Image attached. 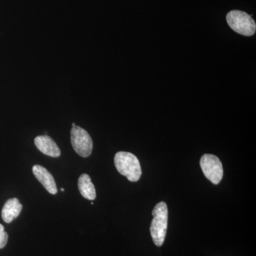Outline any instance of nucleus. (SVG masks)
Listing matches in <instances>:
<instances>
[{"label": "nucleus", "mask_w": 256, "mask_h": 256, "mask_svg": "<svg viewBox=\"0 0 256 256\" xmlns=\"http://www.w3.org/2000/svg\"><path fill=\"white\" fill-rule=\"evenodd\" d=\"M22 210V205L16 198H10L5 203L2 210V218L6 223L12 222Z\"/></svg>", "instance_id": "nucleus-8"}, {"label": "nucleus", "mask_w": 256, "mask_h": 256, "mask_svg": "<svg viewBox=\"0 0 256 256\" xmlns=\"http://www.w3.org/2000/svg\"><path fill=\"white\" fill-rule=\"evenodd\" d=\"M70 141L74 150L82 158H88L92 151V138L84 128L76 126L70 130Z\"/></svg>", "instance_id": "nucleus-4"}, {"label": "nucleus", "mask_w": 256, "mask_h": 256, "mask_svg": "<svg viewBox=\"0 0 256 256\" xmlns=\"http://www.w3.org/2000/svg\"><path fill=\"white\" fill-rule=\"evenodd\" d=\"M75 126H76V124H72V127H75Z\"/></svg>", "instance_id": "nucleus-11"}, {"label": "nucleus", "mask_w": 256, "mask_h": 256, "mask_svg": "<svg viewBox=\"0 0 256 256\" xmlns=\"http://www.w3.org/2000/svg\"><path fill=\"white\" fill-rule=\"evenodd\" d=\"M60 191L64 192V188H60Z\"/></svg>", "instance_id": "nucleus-12"}, {"label": "nucleus", "mask_w": 256, "mask_h": 256, "mask_svg": "<svg viewBox=\"0 0 256 256\" xmlns=\"http://www.w3.org/2000/svg\"><path fill=\"white\" fill-rule=\"evenodd\" d=\"M8 242V234L4 230V226L0 224V249L3 248Z\"/></svg>", "instance_id": "nucleus-10"}, {"label": "nucleus", "mask_w": 256, "mask_h": 256, "mask_svg": "<svg viewBox=\"0 0 256 256\" xmlns=\"http://www.w3.org/2000/svg\"><path fill=\"white\" fill-rule=\"evenodd\" d=\"M152 216L150 226L152 238L156 246H162L168 230V208L166 203L164 202L158 203L153 210Z\"/></svg>", "instance_id": "nucleus-2"}, {"label": "nucleus", "mask_w": 256, "mask_h": 256, "mask_svg": "<svg viewBox=\"0 0 256 256\" xmlns=\"http://www.w3.org/2000/svg\"><path fill=\"white\" fill-rule=\"evenodd\" d=\"M114 165L120 174L129 181L136 182L140 178L142 169L137 156L128 152H118L114 158Z\"/></svg>", "instance_id": "nucleus-1"}, {"label": "nucleus", "mask_w": 256, "mask_h": 256, "mask_svg": "<svg viewBox=\"0 0 256 256\" xmlns=\"http://www.w3.org/2000/svg\"><path fill=\"white\" fill-rule=\"evenodd\" d=\"M32 172L35 178L43 185L44 188H46L47 191L54 195L57 193L58 190H57L54 178L46 168L41 165L36 164L32 168Z\"/></svg>", "instance_id": "nucleus-6"}, {"label": "nucleus", "mask_w": 256, "mask_h": 256, "mask_svg": "<svg viewBox=\"0 0 256 256\" xmlns=\"http://www.w3.org/2000/svg\"><path fill=\"white\" fill-rule=\"evenodd\" d=\"M228 26L242 36H252L256 31V24L252 15L240 10H232L226 15Z\"/></svg>", "instance_id": "nucleus-3"}, {"label": "nucleus", "mask_w": 256, "mask_h": 256, "mask_svg": "<svg viewBox=\"0 0 256 256\" xmlns=\"http://www.w3.org/2000/svg\"><path fill=\"white\" fill-rule=\"evenodd\" d=\"M78 186L80 194L86 200H92L96 198L95 186L92 184V178L87 174L80 175L78 178Z\"/></svg>", "instance_id": "nucleus-9"}, {"label": "nucleus", "mask_w": 256, "mask_h": 256, "mask_svg": "<svg viewBox=\"0 0 256 256\" xmlns=\"http://www.w3.org/2000/svg\"><path fill=\"white\" fill-rule=\"evenodd\" d=\"M34 144L38 150L47 156L58 158L60 156V148L50 136H37L34 139Z\"/></svg>", "instance_id": "nucleus-7"}, {"label": "nucleus", "mask_w": 256, "mask_h": 256, "mask_svg": "<svg viewBox=\"0 0 256 256\" xmlns=\"http://www.w3.org/2000/svg\"><path fill=\"white\" fill-rule=\"evenodd\" d=\"M200 166L204 174L214 184H218L224 176L223 166L218 156L205 154L200 160Z\"/></svg>", "instance_id": "nucleus-5"}]
</instances>
